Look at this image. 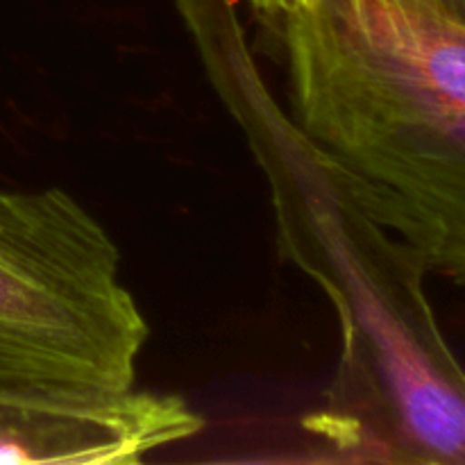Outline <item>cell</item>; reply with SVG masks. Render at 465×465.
Wrapping results in <instances>:
<instances>
[{"label":"cell","instance_id":"3","mask_svg":"<svg viewBox=\"0 0 465 465\" xmlns=\"http://www.w3.org/2000/svg\"><path fill=\"white\" fill-rule=\"evenodd\" d=\"M148 339L107 227L62 186H0V343L50 384L118 393Z\"/></svg>","mask_w":465,"mask_h":465},{"label":"cell","instance_id":"1","mask_svg":"<svg viewBox=\"0 0 465 465\" xmlns=\"http://www.w3.org/2000/svg\"><path fill=\"white\" fill-rule=\"evenodd\" d=\"M173 3L266 180L282 257L321 286L339 322L334 380L307 431L336 461L465 465V368L431 307L422 257L295 125L234 0Z\"/></svg>","mask_w":465,"mask_h":465},{"label":"cell","instance_id":"2","mask_svg":"<svg viewBox=\"0 0 465 465\" xmlns=\"http://www.w3.org/2000/svg\"><path fill=\"white\" fill-rule=\"evenodd\" d=\"M295 125L430 275L465 284V23L430 0H250Z\"/></svg>","mask_w":465,"mask_h":465},{"label":"cell","instance_id":"5","mask_svg":"<svg viewBox=\"0 0 465 465\" xmlns=\"http://www.w3.org/2000/svg\"><path fill=\"white\" fill-rule=\"evenodd\" d=\"M431 3H436V0H431Z\"/></svg>","mask_w":465,"mask_h":465},{"label":"cell","instance_id":"4","mask_svg":"<svg viewBox=\"0 0 465 465\" xmlns=\"http://www.w3.org/2000/svg\"><path fill=\"white\" fill-rule=\"evenodd\" d=\"M436 5H439L445 14H450V16L457 18V21L465 23V0H436Z\"/></svg>","mask_w":465,"mask_h":465}]
</instances>
